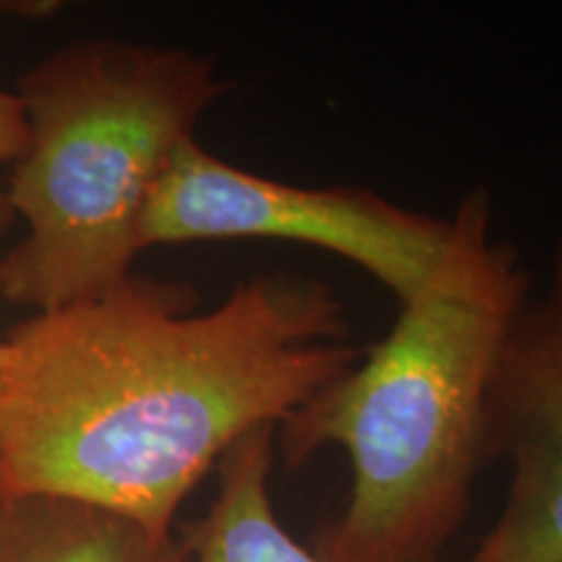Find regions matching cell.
Masks as SVG:
<instances>
[{
	"mask_svg": "<svg viewBox=\"0 0 562 562\" xmlns=\"http://www.w3.org/2000/svg\"><path fill=\"white\" fill-rule=\"evenodd\" d=\"M193 286L131 277L9 336L0 492L97 505L149 531L224 453L362 357L321 279L266 273L206 313Z\"/></svg>",
	"mask_w": 562,
	"mask_h": 562,
	"instance_id": "6da1fadb",
	"label": "cell"
},
{
	"mask_svg": "<svg viewBox=\"0 0 562 562\" xmlns=\"http://www.w3.org/2000/svg\"><path fill=\"white\" fill-rule=\"evenodd\" d=\"M451 224L446 261L389 336L273 430L290 469L328 446L349 456V501L311 547L328 562H435L490 461L492 372L531 279L492 237L487 188L463 195Z\"/></svg>",
	"mask_w": 562,
	"mask_h": 562,
	"instance_id": "7a4b0ae2",
	"label": "cell"
},
{
	"mask_svg": "<svg viewBox=\"0 0 562 562\" xmlns=\"http://www.w3.org/2000/svg\"><path fill=\"white\" fill-rule=\"evenodd\" d=\"M224 89L206 55L115 40L26 70L30 138L5 199L30 232L0 258V297L55 313L128 279L161 172Z\"/></svg>",
	"mask_w": 562,
	"mask_h": 562,
	"instance_id": "3957f363",
	"label": "cell"
},
{
	"mask_svg": "<svg viewBox=\"0 0 562 562\" xmlns=\"http://www.w3.org/2000/svg\"><path fill=\"white\" fill-rule=\"evenodd\" d=\"M453 224L351 186L305 188L240 170L182 140L161 172L140 250L201 240H277L328 250L368 271L398 305L425 290L446 261Z\"/></svg>",
	"mask_w": 562,
	"mask_h": 562,
	"instance_id": "277c9868",
	"label": "cell"
},
{
	"mask_svg": "<svg viewBox=\"0 0 562 562\" xmlns=\"http://www.w3.org/2000/svg\"><path fill=\"white\" fill-rule=\"evenodd\" d=\"M0 562H191L180 533L97 505L0 492Z\"/></svg>",
	"mask_w": 562,
	"mask_h": 562,
	"instance_id": "8992f818",
	"label": "cell"
},
{
	"mask_svg": "<svg viewBox=\"0 0 562 562\" xmlns=\"http://www.w3.org/2000/svg\"><path fill=\"white\" fill-rule=\"evenodd\" d=\"M58 3H0V13H16V16H47V13L58 11Z\"/></svg>",
	"mask_w": 562,
	"mask_h": 562,
	"instance_id": "9c48e42d",
	"label": "cell"
},
{
	"mask_svg": "<svg viewBox=\"0 0 562 562\" xmlns=\"http://www.w3.org/2000/svg\"><path fill=\"white\" fill-rule=\"evenodd\" d=\"M273 430L258 427L224 453L206 516L180 533L191 562H328L294 542L273 510Z\"/></svg>",
	"mask_w": 562,
	"mask_h": 562,
	"instance_id": "52a82bcc",
	"label": "cell"
},
{
	"mask_svg": "<svg viewBox=\"0 0 562 562\" xmlns=\"http://www.w3.org/2000/svg\"><path fill=\"white\" fill-rule=\"evenodd\" d=\"M9 368H11V349L9 344L0 341V402H3L5 385H9Z\"/></svg>",
	"mask_w": 562,
	"mask_h": 562,
	"instance_id": "30bf717a",
	"label": "cell"
},
{
	"mask_svg": "<svg viewBox=\"0 0 562 562\" xmlns=\"http://www.w3.org/2000/svg\"><path fill=\"white\" fill-rule=\"evenodd\" d=\"M487 459L510 461V487L469 562H562V235L492 372Z\"/></svg>",
	"mask_w": 562,
	"mask_h": 562,
	"instance_id": "5b68a950",
	"label": "cell"
},
{
	"mask_svg": "<svg viewBox=\"0 0 562 562\" xmlns=\"http://www.w3.org/2000/svg\"><path fill=\"white\" fill-rule=\"evenodd\" d=\"M26 138H30V125H26L24 102L13 91L0 89V165L16 161L24 151ZM16 214H13L9 199L0 191V235L11 227Z\"/></svg>",
	"mask_w": 562,
	"mask_h": 562,
	"instance_id": "ba28073f",
	"label": "cell"
}]
</instances>
